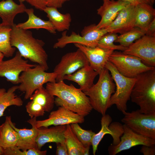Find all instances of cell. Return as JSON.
<instances>
[{
	"mask_svg": "<svg viewBox=\"0 0 155 155\" xmlns=\"http://www.w3.org/2000/svg\"><path fill=\"white\" fill-rule=\"evenodd\" d=\"M56 143L57 146L56 155H68L67 148L65 141L62 142Z\"/></svg>",
	"mask_w": 155,
	"mask_h": 155,
	"instance_id": "cell-37",
	"label": "cell"
},
{
	"mask_svg": "<svg viewBox=\"0 0 155 155\" xmlns=\"http://www.w3.org/2000/svg\"><path fill=\"white\" fill-rule=\"evenodd\" d=\"M148 1H149L150 4L152 5L154 3L155 0H148Z\"/></svg>",
	"mask_w": 155,
	"mask_h": 155,
	"instance_id": "cell-45",
	"label": "cell"
},
{
	"mask_svg": "<svg viewBox=\"0 0 155 155\" xmlns=\"http://www.w3.org/2000/svg\"><path fill=\"white\" fill-rule=\"evenodd\" d=\"M98 73L93 69L90 65L78 69L73 73L65 76L63 80H67L77 83L83 92L90 88Z\"/></svg>",
	"mask_w": 155,
	"mask_h": 155,
	"instance_id": "cell-22",
	"label": "cell"
},
{
	"mask_svg": "<svg viewBox=\"0 0 155 155\" xmlns=\"http://www.w3.org/2000/svg\"><path fill=\"white\" fill-rule=\"evenodd\" d=\"M139 145L152 146L155 145V139L138 134L125 124L123 125V133L119 142L116 145L111 144L108 148L110 155L119 152Z\"/></svg>",
	"mask_w": 155,
	"mask_h": 155,
	"instance_id": "cell-13",
	"label": "cell"
},
{
	"mask_svg": "<svg viewBox=\"0 0 155 155\" xmlns=\"http://www.w3.org/2000/svg\"><path fill=\"white\" fill-rule=\"evenodd\" d=\"M41 105L45 112H49L53 108L55 104L54 96L42 86L36 90L29 98Z\"/></svg>",
	"mask_w": 155,
	"mask_h": 155,
	"instance_id": "cell-29",
	"label": "cell"
},
{
	"mask_svg": "<svg viewBox=\"0 0 155 155\" xmlns=\"http://www.w3.org/2000/svg\"><path fill=\"white\" fill-rule=\"evenodd\" d=\"M135 8V26L146 33L149 24L155 18V9L152 5L147 3L138 5Z\"/></svg>",
	"mask_w": 155,
	"mask_h": 155,
	"instance_id": "cell-23",
	"label": "cell"
},
{
	"mask_svg": "<svg viewBox=\"0 0 155 155\" xmlns=\"http://www.w3.org/2000/svg\"><path fill=\"white\" fill-rule=\"evenodd\" d=\"M89 64L85 55L79 49L75 51L67 53L62 57L53 70L57 75L56 82L64 81L65 76L71 74Z\"/></svg>",
	"mask_w": 155,
	"mask_h": 155,
	"instance_id": "cell-10",
	"label": "cell"
},
{
	"mask_svg": "<svg viewBox=\"0 0 155 155\" xmlns=\"http://www.w3.org/2000/svg\"><path fill=\"white\" fill-rule=\"evenodd\" d=\"M46 89L55 99L56 106L64 107L84 117L92 110L88 97L80 88L72 84L68 85L64 81L46 83Z\"/></svg>",
	"mask_w": 155,
	"mask_h": 155,
	"instance_id": "cell-1",
	"label": "cell"
},
{
	"mask_svg": "<svg viewBox=\"0 0 155 155\" xmlns=\"http://www.w3.org/2000/svg\"><path fill=\"white\" fill-rule=\"evenodd\" d=\"M76 136L84 146H90L92 138L96 133L91 130H86L82 128L78 123L70 124Z\"/></svg>",
	"mask_w": 155,
	"mask_h": 155,
	"instance_id": "cell-33",
	"label": "cell"
},
{
	"mask_svg": "<svg viewBox=\"0 0 155 155\" xmlns=\"http://www.w3.org/2000/svg\"><path fill=\"white\" fill-rule=\"evenodd\" d=\"M84 117L62 106L51 111L48 118L42 120H37L32 118L34 125L37 128L48 127L51 125H66L74 123H82L84 121Z\"/></svg>",
	"mask_w": 155,
	"mask_h": 155,
	"instance_id": "cell-14",
	"label": "cell"
},
{
	"mask_svg": "<svg viewBox=\"0 0 155 155\" xmlns=\"http://www.w3.org/2000/svg\"><path fill=\"white\" fill-rule=\"evenodd\" d=\"M118 36L117 33L108 32L103 35L99 40L98 46L105 49L118 50L123 51L125 50L127 47L121 45H116L114 42Z\"/></svg>",
	"mask_w": 155,
	"mask_h": 155,
	"instance_id": "cell-32",
	"label": "cell"
},
{
	"mask_svg": "<svg viewBox=\"0 0 155 155\" xmlns=\"http://www.w3.org/2000/svg\"><path fill=\"white\" fill-rule=\"evenodd\" d=\"M18 140V133L6 117L5 122L0 125V144L5 149L16 146Z\"/></svg>",
	"mask_w": 155,
	"mask_h": 155,
	"instance_id": "cell-27",
	"label": "cell"
},
{
	"mask_svg": "<svg viewBox=\"0 0 155 155\" xmlns=\"http://www.w3.org/2000/svg\"><path fill=\"white\" fill-rule=\"evenodd\" d=\"M90 146H89L86 147V150L84 154V155H89V150Z\"/></svg>",
	"mask_w": 155,
	"mask_h": 155,
	"instance_id": "cell-42",
	"label": "cell"
},
{
	"mask_svg": "<svg viewBox=\"0 0 155 155\" xmlns=\"http://www.w3.org/2000/svg\"><path fill=\"white\" fill-rule=\"evenodd\" d=\"M108 61L121 74L129 78H135L142 73L155 69L143 63L138 57L121 51H114Z\"/></svg>",
	"mask_w": 155,
	"mask_h": 155,
	"instance_id": "cell-8",
	"label": "cell"
},
{
	"mask_svg": "<svg viewBox=\"0 0 155 155\" xmlns=\"http://www.w3.org/2000/svg\"><path fill=\"white\" fill-rule=\"evenodd\" d=\"M4 149L0 144V155H4Z\"/></svg>",
	"mask_w": 155,
	"mask_h": 155,
	"instance_id": "cell-43",
	"label": "cell"
},
{
	"mask_svg": "<svg viewBox=\"0 0 155 155\" xmlns=\"http://www.w3.org/2000/svg\"><path fill=\"white\" fill-rule=\"evenodd\" d=\"M70 0H45L46 7L57 8L61 7L63 5Z\"/></svg>",
	"mask_w": 155,
	"mask_h": 155,
	"instance_id": "cell-38",
	"label": "cell"
},
{
	"mask_svg": "<svg viewBox=\"0 0 155 155\" xmlns=\"http://www.w3.org/2000/svg\"><path fill=\"white\" fill-rule=\"evenodd\" d=\"M11 29V27L0 24V52L6 57H12L16 49L10 43Z\"/></svg>",
	"mask_w": 155,
	"mask_h": 155,
	"instance_id": "cell-30",
	"label": "cell"
},
{
	"mask_svg": "<svg viewBox=\"0 0 155 155\" xmlns=\"http://www.w3.org/2000/svg\"><path fill=\"white\" fill-rule=\"evenodd\" d=\"M8 117L10 124L18 134L19 140L16 146L23 151L31 148H38L36 140L38 133V129L35 126L32 119L31 118L27 121L32 125L31 129H20L16 127L15 124L11 121V116Z\"/></svg>",
	"mask_w": 155,
	"mask_h": 155,
	"instance_id": "cell-19",
	"label": "cell"
},
{
	"mask_svg": "<svg viewBox=\"0 0 155 155\" xmlns=\"http://www.w3.org/2000/svg\"><path fill=\"white\" fill-rule=\"evenodd\" d=\"M155 145L148 146L143 145L140 152L144 155H154L155 154Z\"/></svg>",
	"mask_w": 155,
	"mask_h": 155,
	"instance_id": "cell-39",
	"label": "cell"
},
{
	"mask_svg": "<svg viewBox=\"0 0 155 155\" xmlns=\"http://www.w3.org/2000/svg\"><path fill=\"white\" fill-rule=\"evenodd\" d=\"M105 68L110 72L116 86L115 92L111 98L110 106L115 105L117 109L123 113L127 110V102L130 99L136 78H129L123 75L109 61L106 63Z\"/></svg>",
	"mask_w": 155,
	"mask_h": 155,
	"instance_id": "cell-5",
	"label": "cell"
},
{
	"mask_svg": "<svg viewBox=\"0 0 155 155\" xmlns=\"http://www.w3.org/2000/svg\"><path fill=\"white\" fill-rule=\"evenodd\" d=\"M112 119L108 114L102 115L101 120V129L93 136L91 142L93 153L95 154L98 146L104 136L110 135L113 138L112 144H118L123 133V125L117 122H112Z\"/></svg>",
	"mask_w": 155,
	"mask_h": 155,
	"instance_id": "cell-15",
	"label": "cell"
},
{
	"mask_svg": "<svg viewBox=\"0 0 155 155\" xmlns=\"http://www.w3.org/2000/svg\"><path fill=\"white\" fill-rule=\"evenodd\" d=\"M135 6L129 4L122 9L114 20L105 28L109 32L121 34L135 27Z\"/></svg>",
	"mask_w": 155,
	"mask_h": 155,
	"instance_id": "cell-16",
	"label": "cell"
},
{
	"mask_svg": "<svg viewBox=\"0 0 155 155\" xmlns=\"http://www.w3.org/2000/svg\"><path fill=\"white\" fill-rule=\"evenodd\" d=\"M10 43L24 58L43 66L46 71L48 69V56L43 48L45 43L34 38L31 31L20 28L14 24L10 32Z\"/></svg>",
	"mask_w": 155,
	"mask_h": 155,
	"instance_id": "cell-2",
	"label": "cell"
},
{
	"mask_svg": "<svg viewBox=\"0 0 155 155\" xmlns=\"http://www.w3.org/2000/svg\"><path fill=\"white\" fill-rule=\"evenodd\" d=\"M75 46L81 50L87 59L91 67L99 73L105 68L109 56L114 51L98 46L90 47L77 43Z\"/></svg>",
	"mask_w": 155,
	"mask_h": 155,
	"instance_id": "cell-17",
	"label": "cell"
},
{
	"mask_svg": "<svg viewBox=\"0 0 155 155\" xmlns=\"http://www.w3.org/2000/svg\"><path fill=\"white\" fill-rule=\"evenodd\" d=\"M47 152L35 148L23 151L16 146L4 149V155H45Z\"/></svg>",
	"mask_w": 155,
	"mask_h": 155,
	"instance_id": "cell-34",
	"label": "cell"
},
{
	"mask_svg": "<svg viewBox=\"0 0 155 155\" xmlns=\"http://www.w3.org/2000/svg\"><path fill=\"white\" fill-rule=\"evenodd\" d=\"M19 1L20 3H23V2L25 1L24 0H18Z\"/></svg>",
	"mask_w": 155,
	"mask_h": 155,
	"instance_id": "cell-46",
	"label": "cell"
},
{
	"mask_svg": "<svg viewBox=\"0 0 155 155\" xmlns=\"http://www.w3.org/2000/svg\"><path fill=\"white\" fill-rule=\"evenodd\" d=\"M26 108L31 118L43 116L45 113L42 107L33 100H30L28 102L26 106Z\"/></svg>",
	"mask_w": 155,
	"mask_h": 155,
	"instance_id": "cell-35",
	"label": "cell"
},
{
	"mask_svg": "<svg viewBox=\"0 0 155 155\" xmlns=\"http://www.w3.org/2000/svg\"><path fill=\"white\" fill-rule=\"evenodd\" d=\"M17 90V85L11 87L7 90L4 88H0V117L3 115L5 111L8 107L22 106V100L15 93Z\"/></svg>",
	"mask_w": 155,
	"mask_h": 155,
	"instance_id": "cell-26",
	"label": "cell"
},
{
	"mask_svg": "<svg viewBox=\"0 0 155 155\" xmlns=\"http://www.w3.org/2000/svg\"><path fill=\"white\" fill-rule=\"evenodd\" d=\"M130 96L141 113L155 114V69L142 73L136 77Z\"/></svg>",
	"mask_w": 155,
	"mask_h": 155,
	"instance_id": "cell-3",
	"label": "cell"
},
{
	"mask_svg": "<svg viewBox=\"0 0 155 155\" xmlns=\"http://www.w3.org/2000/svg\"><path fill=\"white\" fill-rule=\"evenodd\" d=\"M98 75L97 83L83 92L88 97L92 109L103 115L111 107L110 99L115 92L116 86L106 68H104Z\"/></svg>",
	"mask_w": 155,
	"mask_h": 155,
	"instance_id": "cell-4",
	"label": "cell"
},
{
	"mask_svg": "<svg viewBox=\"0 0 155 155\" xmlns=\"http://www.w3.org/2000/svg\"><path fill=\"white\" fill-rule=\"evenodd\" d=\"M139 58L145 64L155 67V37L146 35L135 41L123 51Z\"/></svg>",
	"mask_w": 155,
	"mask_h": 155,
	"instance_id": "cell-11",
	"label": "cell"
},
{
	"mask_svg": "<svg viewBox=\"0 0 155 155\" xmlns=\"http://www.w3.org/2000/svg\"><path fill=\"white\" fill-rule=\"evenodd\" d=\"M44 11L56 30L63 32L69 29L71 21L70 13H61L57 8L53 7H46Z\"/></svg>",
	"mask_w": 155,
	"mask_h": 155,
	"instance_id": "cell-25",
	"label": "cell"
},
{
	"mask_svg": "<svg viewBox=\"0 0 155 155\" xmlns=\"http://www.w3.org/2000/svg\"><path fill=\"white\" fill-rule=\"evenodd\" d=\"M33 8H27L25 12L28 16V20L25 22L16 24L20 28L28 30L31 29H44L53 34L56 33V30L49 20L46 21L37 16L34 13Z\"/></svg>",
	"mask_w": 155,
	"mask_h": 155,
	"instance_id": "cell-24",
	"label": "cell"
},
{
	"mask_svg": "<svg viewBox=\"0 0 155 155\" xmlns=\"http://www.w3.org/2000/svg\"><path fill=\"white\" fill-rule=\"evenodd\" d=\"M145 35L155 37V18L149 24Z\"/></svg>",
	"mask_w": 155,
	"mask_h": 155,
	"instance_id": "cell-40",
	"label": "cell"
},
{
	"mask_svg": "<svg viewBox=\"0 0 155 155\" xmlns=\"http://www.w3.org/2000/svg\"><path fill=\"white\" fill-rule=\"evenodd\" d=\"M64 135L68 155H84L86 147L77 138L70 124L66 125Z\"/></svg>",
	"mask_w": 155,
	"mask_h": 155,
	"instance_id": "cell-28",
	"label": "cell"
},
{
	"mask_svg": "<svg viewBox=\"0 0 155 155\" xmlns=\"http://www.w3.org/2000/svg\"><path fill=\"white\" fill-rule=\"evenodd\" d=\"M4 57V56L3 54L0 52V64L3 60Z\"/></svg>",
	"mask_w": 155,
	"mask_h": 155,
	"instance_id": "cell-44",
	"label": "cell"
},
{
	"mask_svg": "<svg viewBox=\"0 0 155 155\" xmlns=\"http://www.w3.org/2000/svg\"><path fill=\"white\" fill-rule=\"evenodd\" d=\"M36 65L28 63V60L24 59L17 51L12 58L2 61L0 64V77L5 78L13 84H19L21 73Z\"/></svg>",
	"mask_w": 155,
	"mask_h": 155,
	"instance_id": "cell-12",
	"label": "cell"
},
{
	"mask_svg": "<svg viewBox=\"0 0 155 155\" xmlns=\"http://www.w3.org/2000/svg\"><path fill=\"white\" fill-rule=\"evenodd\" d=\"M123 114L121 121L124 124L138 134L155 139V114L142 113L138 109Z\"/></svg>",
	"mask_w": 155,
	"mask_h": 155,
	"instance_id": "cell-9",
	"label": "cell"
},
{
	"mask_svg": "<svg viewBox=\"0 0 155 155\" xmlns=\"http://www.w3.org/2000/svg\"><path fill=\"white\" fill-rule=\"evenodd\" d=\"M102 5L97 9V14L101 19L96 25L99 29L105 28L115 19L119 12L130 4L126 1L120 0H102Z\"/></svg>",
	"mask_w": 155,
	"mask_h": 155,
	"instance_id": "cell-18",
	"label": "cell"
},
{
	"mask_svg": "<svg viewBox=\"0 0 155 155\" xmlns=\"http://www.w3.org/2000/svg\"><path fill=\"white\" fill-rule=\"evenodd\" d=\"M27 8L23 3L18 4L13 0H3L0 1V17L3 25L11 27L14 24L16 16L25 12Z\"/></svg>",
	"mask_w": 155,
	"mask_h": 155,
	"instance_id": "cell-21",
	"label": "cell"
},
{
	"mask_svg": "<svg viewBox=\"0 0 155 155\" xmlns=\"http://www.w3.org/2000/svg\"><path fill=\"white\" fill-rule=\"evenodd\" d=\"M127 2L130 4L135 6L139 4L147 3L150 4L148 0H120Z\"/></svg>",
	"mask_w": 155,
	"mask_h": 155,
	"instance_id": "cell-41",
	"label": "cell"
},
{
	"mask_svg": "<svg viewBox=\"0 0 155 155\" xmlns=\"http://www.w3.org/2000/svg\"><path fill=\"white\" fill-rule=\"evenodd\" d=\"M67 31L63 32L61 36L57 39L54 44V49L62 48L70 43H77L86 46L94 47L97 46L100 38L104 34L109 32L106 28L99 29L95 24L85 26L81 32V35L74 32L68 35Z\"/></svg>",
	"mask_w": 155,
	"mask_h": 155,
	"instance_id": "cell-7",
	"label": "cell"
},
{
	"mask_svg": "<svg viewBox=\"0 0 155 155\" xmlns=\"http://www.w3.org/2000/svg\"><path fill=\"white\" fill-rule=\"evenodd\" d=\"M46 71L44 67L38 64L21 73L18 90L25 93V99H29L35 91L45 84L56 82V74Z\"/></svg>",
	"mask_w": 155,
	"mask_h": 155,
	"instance_id": "cell-6",
	"label": "cell"
},
{
	"mask_svg": "<svg viewBox=\"0 0 155 155\" xmlns=\"http://www.w3.org/2000/svg\"><path fill=\"white\" fill-rule=\"evenodd\" d=\"M145 34L140 28L135 27L132 29L118 36L115 42L127 48L134 42Z\"/></svg>",
	"mask_w": 155,
	"mask_h": 155,
	"instance_id": "cell-31",
	"label": "cell"
},
{
	"mask_svg": "<svg viewBox=\"0 0 155 155\" xmlns=\"http://www.w3.org/2000/svg\"><path fill=\"white\" fill-rule=\"evenodd\" d=\"M36 9L44 11L46 7L45 0H24Z\"/></svg>",
	"mask_w": 155,
	"mask_h": 155,
	"instance_id": "cell-36",
	"label": "cell"
},
{
	"mask_svg": "<svg viewBox=\"0 0 155 155\" xmlns=\"http://www.w3.org/2000/svg\"><path fill=\"white\" fill-rule=\"evenodd\" d=\"M66 128V125L38 128V133L36 140L37 148L41 150L42 146L47 143H57L64 141V133Z\"/></svg>",
	"mask_w": 155,
	"mask_h": 155,
	"instance_id": "cell-20",
	"label": "cell"
}]
</instances>
